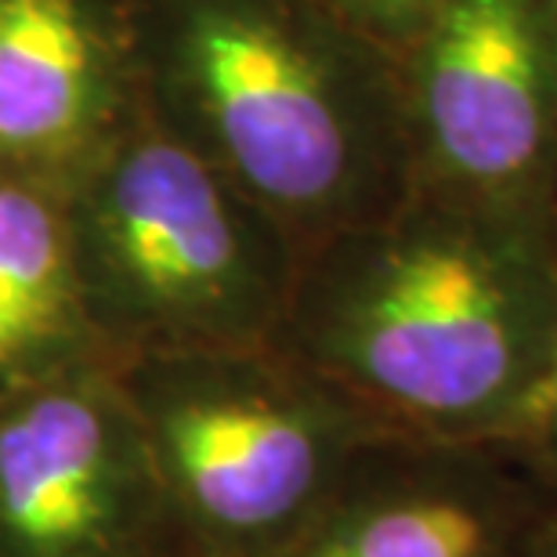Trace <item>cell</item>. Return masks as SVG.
Here are the masks:
<instances>
[{
  "mask_svg": "<svg viewBox=\"0 0 557 557\" xmlns=\"http://www.w3.org/2000/svg\"><path fill=\"white\" fill-rule=\"evenodd\" d=\"M84 359H106L76 289L59 196L0 174V398Z\"/></svg>",
  "mask_w": 557,
  "mask_h": 557,
  "instance_id": "obj_9",
  "label": "cell"
},
{
  "mask_svg": "<svg viewBox=\"0 0 557 557\" xmlns=\"http://www.w3.org/2000/svg\"><path fill=\"white\" fill-rule=\"evenodd\" d=\"M149 445L109 359L0 398V557H171Z\"/></svg>",
  "mask_w": 557,
  "mask_h": 557,
  "instance_id": "obj_6",
  "label": "cell"
},
{
  "mask_svg": "<svg viewBox=\"0 0 557 557\" xmlns=\"http://www.w3.org/2000/svg\"><path fill=\"white\" fill-rule=\"evenodd\" d=\"M62 207L87 326L109 362L275 344L300 250L145 109Z\"/></svg>",
  "mask_w": 557,
  "mask_h": 557,
  "instance_id": "obj_3",
  "label": "cell"
},
{
  "mask_svg": "<svg viewBox=\"0 0 557 557\" xmlns=\"http://www.w3.org/2000/svg\"><path fill=\"white\" fill-rule=\"evenodd\" d=\"M550 507L507 438L384 434L264 557H532Z\"/></svg>",
  "mask_w": 557,
  "mask_h": 557,
  "instance_id": "obj_7",
  "label": "cell"
},
{
  "mask_svg": "<svg viewBox=\"0 0 557 557\" xmlns=\"http://www.w3.org/2000/svg\"><path fill=\"white\" fill-rule=\"evenodd\" d=\"M413 188L547 221L557 0H442L398 54Z\"/></svg>",
  "mask_w": 557,
  "mask_h": 557,
  "instance_id": "obj_5",
  "label": "cell"
},
{
  "mask_svg": "<svg viewBox=\"0 0 557 557\" xmlns=\"http://www.w3.org/2000/svg\"><path fill=\"white\" fill-rule=\"evenodd\" d=\"M171 557H188V554H171Z\"/></svg>",
  "mask_w": 557,
  "mask_h": 557,
  "instance_id": "obj_14",
  "label": "cell"
},
{
  "mask_svg": "<svg viewBox=\"0 0 557 557\" xmlns=\"http://www.w3.org/2000/svg\"><path fill=\"white\" fill-rule=\"evenodd\" d=\"M141 109L305 258L413 193L398 54L315 0H127Z\"/></svg>",
  "mask_w": 557,
  "mask_h": 557,
  "instance_id": "obj_2",
  "label": "cell"
},
{
  "mask_svg": "<svg viewBox=\"0 0 557 557\" xmlns=\"http://www.w3.org/2000/svg\"><path fill=\"white\" fill-rule=\"evenodd\" d=\"M547 228H550V247L557 258V182H554V196H550V210H547Z\"/></svg>",
  "mask_w": 557,
  "mask_h": 557,
  "instance_id": "obj_13",
  "label": "cell"
},
{
  "mask_svg": "<svg viewBox=\"0 0 557 557\" xmlns=\"http://www.w3.org/2000/svg\"><path fill=\"white\" fill-rule=\"evenodd\" d=\"M275 348L409 438H504L557 355L543 218L413 188L300 258Z\"/></svg>",
  "mask_w": 557,
  "mask_h": 557,
  "instance_id": "obj_1",
  "label": "cell"
},
{
  "mask_svg": "<svg viewBox=\"0 0 557 557\" xmlns=\"http://www.w3.org/2000/svg\"><path fill=\"white\" fill-rule=\"evenodd\" d=\"M344 26L362 33L366 40L381 44L384 51L403 54L442 0H315Z\"/></svg>",
  "mask_w": 557,
  "mask_h": 557,
  "instance_id": "obj_10",
  "label": "cell"
},
{
  "mask_svg": "<svg viewBox=\"0 0 557 557\" xmlns=\"http://www.w3.org/2000/svg\"><path fill=\"white\" fill-rule=\"evenodd\" d=\"M113 366L188 557L272 554L395 434L275 344Z\"/></svg>",
  "mask_w": 557,
  "mask_h": 557,
  "instance_id": "obj_4",
  "label": "cell"
},
{
  "mask_svg": "<svg viewBox=\"0 0 557 557\" xmlns=\"http://www.w3.org/2000/svg\"><path fill=\"white\" fill-rule=\"evenodd\" d=\"M504 438L525 456L529 467L543 478V485L557 499V355L532 403L525 406V413L518 417V423Z\"/></svg>",
  "mask_w": 557,
  "mask_h": 557,
  "instance_id": "obj_11",
  "label": "cell"
},
{
  "mask_svg": "<svg viewBox=\"0 0 557 557\" xmlns=\"http://www.w3.org/2000/svg\"><path fill=\"white\" fill-rule=\"evenodd\" d=\"M138 109L127 0H0V174L62 199Z\"/></svg>",
  "mask_w": 557,
  "mask_h": 557,
  "instance_id": "obj_8",
  "label": "cell"
},
{
  "mask_svg": "<svg viewBox=\"0 0 557 557\" xmlns=\"http://www.w3.org/2000/svg\"><path fill=\"white\" fill-rule=\"evenodd\" d=\"M532 557H557V499H554L547 521H543L536 547H532Z\"/></svg>",
  "mask_w": 557,
  "mask_h": 557,
  "instance_id": "obj_12",
  "label": "cell"
}]
</instances>
